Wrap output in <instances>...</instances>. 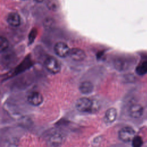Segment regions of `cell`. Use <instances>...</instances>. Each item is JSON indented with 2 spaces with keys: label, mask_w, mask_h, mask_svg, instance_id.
I'll use <instances>...</instances> for the list:
<instances>
[{
  "label": "cell",
  "mask_w": 147,
  "mask_h": 147,
  "mask_svg": "<svg viewBox=\"0 0 147 147\" xmlns=\"http://www.w3.org/2000/svg\"><path fill=\"white\" fill-rule=\"evenodd\" d=\"M71 49L69 46L64 42L59 41L54 46V51L55 53L60 57H65L69 55Z\"/></svg>",
  "instance_id": "4"
},
{
  "label": "cell",
  "mask_w": 147,
  "mask_h": 147,
  "mask_svg": "<svg viewBox=\"0 0 147 147\" xmlns=\"http://www.w3.org/2000/svg\"><path fill=\"white\" fill-rule=\"evenodd\" d=\"M0 41H1V47H0V49L1 52L5 51L9 47V41L3 36H1L0 38Z\"/></svg>",
  "instance_id": "15"
},
{
  "label": "cell",
  "mask_w": 147,
  "mask_h": 147,
  "mask_svg": "<svg viewBox=\"0 0 147 147\" xmlns=\"http://www.w3.org/2000/svg\"><path fill=\"white\" fill-rule=\"evenodd\" d=\"M96 107L93 100L86 97L79 99L76 103V108L80 112H92Z\"/></svg>",
  "instance_id": "1"
},
{
  "label": "cell",
  "mask_w": 147,
  "mask_h": 147,
  "mask_svg": "<svg viewBox=\"0 0 147 147\" xmlns=\"http://www.w3.org/2000/svg\"><path fill=\"white\" fill-rule=\"evenodd\" d=\"M34 1L37 3H41V2H42L44 0H34Z\"/></svg>",
  "instance_id": "17"
},
{
  "label": "cell",
  "mask_w": 147,
  "mask_h": 147,
  "mask_svg": "<svg viewBox=\"0 0 147 147\" xmlns=\"http://www.w3.org/2000/svg\"><path fill=\"white\" fill-rule=\"evenodd\" d=\"M79 88L82 94H88L92 91L94 86L91 82L89 81H84L80 84Z\"/></svg>",
  "instance_id": "9"
},
{
  "label": "cell",
  "mask_w": 147,
  "mask_h": 147,
  "mask_svg": "<svg viewBox=\"0 0 147 147\" xmlns=\"http://www.w3.org/2000/svg\"><path fill=\"white\" fill-rule=\"evenodd\" d=\"M62 141V137L61 136L59 133H55L51 137L50 141L51 142L56 145H59L61 143V141Z\"/></svg>",
  "instance_id": "13"
},
{
  "label": "cell",
  "mask_w": 147,
  "mask_h": 147,
  "mask_svg": "<svg viewBox=\"0 0 147 147\" xmlns=\"http://www.w3.org/2000/svg\"><path fill=\"white\" fill-rule=\"evenodd\" d=\"M136 73L140 76L147 74V60L140 63L136 68Z\"/></svg>",
  "instance_id": "11"
},
{
  "label": "cell",
  "mask_w": 147,
  "mask_h": 147,
  "mask_svg": "<svg viewBox=\"0 0 147 147\" xmlns=\"http://www.w3.org/2000/svg\"><path fill=\"white\" fill-rule=\"evenodd\" d=\"M44 64L46 69L52 74H57L60 71L61 67L59 62L52 56L48 57L45 60Z\"/></svg>",
  "instance_id": "2"
},
{
  "label": "cell",
  "mask_w": 147,
  "mask_h": 147,
  "mask_svg": "<svg viewBox=\"0 0 147 147\" xmlns=\"http://www.w3.org/2000/svg\"><path fill=\"white\" fill-rule=\"evenodd\" d=\"M28 102L33 106H39L43 102V96L38 92L33 91L30 92L27 98Z\"/></svg>",
  "instance_id": "6"
},
{
  "label": "cell",
  "mask_w": 147,
  "mask_h": 147,
  "mask_svg": "<svg viewBox=\"0 0 147 147\" xmlns=\"http://www.w3.org/2000/svg\"><path fill=\"white\" fill-rule=\"evenodd\" d=\"M117 111L115 108L111 107L107 110L105 112V118L107 122H113L117 118Z\"/></svg>",
  "instance_id": "10"
},
{
  "label": "cell",
  "mask_w": 147,
  "mask_h": 147,
  "mask_svg": "<svg viewBox=\"0 0 147 147\" xmlns=\"http://www.w3.org/2000/svg\"><path fill=\"white\" fill-rule=\"evenodd\" d=\"M53 21L52 18H46L44 22V25L45 28H51L53 25Z\"/></svg>",
  "instance_id": "16"
},
{
  "label": "cell",
  "mask_w": 147,
  "mask_h": 147,
  "mask_svg": "<svg viewBox=\"0 0 147 147\" xmlns=\"http://www.w3.org/2000/svg\"><path fill=\"white\" fill-rule=\"evenodd\" d=\"M144 113L143 107L138 103L132 104L129 108V114L131 118H139Z\"/></svg>",
  "instance_id": "7"
},
{
  "label": "cell",
  "mask_w": 147,
  "mask_h": 147,
  "mask_svg": "<svg viewBox=\"0 0 147 147\" xmlns=\"http://www.w3.org/2000/svg\"><path fill=\"white\" fill-rule=\"evenodd\" d=\"M69 56L72 60L75 61H82L86 57L85 52L79 48H74L71 49Z\"/></svg>",
  "instance_id": "5"
},
{
  "label": "cell",
  "mask_w": 147,
  "mask_h": 147,
  "mask_svg": "<svg viewBox=\"0 0 147 147\" xmlns=\"http://www.w3.org/2000/svg\"><path fill=\"white\" fill-rule=\"evenodd\" d=\"M136 136L134 130L129 126L122 127L118 132L119 138L124 142H129L132 141Z\"/></svg>",
  "instance_id": "3"
},
{
  "label": "cell",
  "mask_w": 147,
  "mask_h": 147,
  "mask_svg": "<svg viewBox=\"0 0 147 147\" xmlns=\"http://www.w3.org/2000/svg\"><path fill=\"white\" fill-rule=\"evenodd\" d=\"M132 147H142L143 140L140 136H136L131 141Z\"/></svg>",
  "instance_id": "14"
},
{
  "label": "cell",
  "mask_w": 147,
  "mask_h": 147,
  "mask_svg": "<svg viewBox=\"0 0 147 147\" xmlns=\"http://www.w3.org/2000/svg\"><path fill=\"white\" fill-rule=\"evenodd\" d=\"M7 22L10 26L16 28L20 26L21 24V18L18 13L16 12H11L7 16Z\"/></svg>",
  "instance_id": "8"
},
{
  "label": "cell",
  "mask_w": 147,
  "mask_h": 147,
  "mask_svg": "<svg viewBox=\"0 0 147 147\" xmlns=\"http://www.w3.org/2000/svg\"><path fill=\"white\" fill-rule=\"evenodd\" d=\"M47 6L49 10L52 11H56L59 7V4L57 0H48Z\"/></svg>",
  "instance_id": "12"
}]
</instances>
